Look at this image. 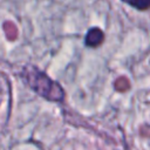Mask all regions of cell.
Segmentation results:
<instances>
[{
    "instance_id": "obj_1",
    "label": "cell",
    "mask_w": 150,
    "mask_h": 150,
    "mask_svg": "<svg viewBox=\"0 0 150 150\" xmlns=\"http://www.w3.org/2000/svg\"><path fill=\"white\" fill-rule=\"evenodd\" d=\"M28 82V84L41 96L52 100V101H61L64 96L62 88L53 82L48 76H46L43 73L36 70L33 68H26V73L23 75Z\"/></svg>"
},
{
    "instance_id": "obj_3",
    "label": "cell",
    "mask_w": 150,
    "mask_h": 150,
    "mask_svg": "<svg viewBox=\"0 0 150 150\" xmlns=\"http://www.w3.org/2000/svg\"><path fill=\"white\" fill-rule=\"evenodd\" d=\"M123 1L128 2L129 5L136 7L139 11H146L150 5V0H123Z\"/></svg>"
},
{
    "instance_id": "obj_2",
    "label": "cell",
    "mask_w": 150,
    "mask_h": 150,
    "mask_svg": "<svg viewBox=\"0 0 150 150\" xmlns=\"http://www.w3.org/2000/svg\"><path fill=\"white\" fill-rule=\"evenodd\" d=\"M104 40V34L103 32L97 28L94 27L91 29L88 30L87 36H86V45L89 47H98Z\"/></svg>"
},
{
    "instance_id": "obj_4",
    "label": "cell",
    "mask_w": 150,
    "mask_h": 150,
    "mask_svg": "<svg viewBox=\"0 0 150 150\" xmlns=\"http://www.w3.org/2000/svg\"><path fill=\"white\" fill-rule=\"evenodd\" d=\"M115 88H116V90H118V91H127V90L130 88V83H129V81H128L127 77L122 76V77H120V79L116 80V82H115Z\"/></svg>"
}]
</instances>
